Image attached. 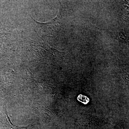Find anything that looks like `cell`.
Segmentation results:
<instances>
[{"label":"cell","instance_id":"cell-1","mask_svg":"<svg viewBox=\"0 0 129 129\" xmlns=\"http://www.w3.org/2000/svg\"><path fill=\"white\" fill-rule=\"evenodd\" d=\"M6 119L5 122V129H29L33 126V124L28 125L24 126H19L12 123L8 115L7 112L6 113Z\"/></svg>","mask_w":129,"mask_h":129},{"label":"cell","instance_id":"cell-2","mask_svg":"<svg viewBox=\"0 0 129 129\" xmlns=\"http://www.w3.org/2000/svg\"><path fill=\"white\" fill-rule=\"evenodd\" d=\"M77 99L79 101L85 104H88L89 102V99L88 98L82 95H79Z\"/></svg>","mask_w":129,"mask_h":129}]
</instances>
